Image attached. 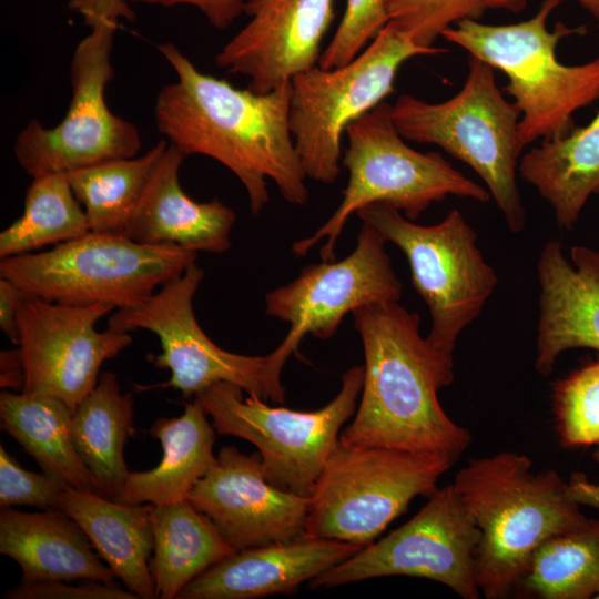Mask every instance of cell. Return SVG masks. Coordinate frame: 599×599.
<instances>
[{
  "instance_id": "obj_1",
  "label": "cell",
  "mask_w": 599,
  "mask_h": 599,
  "mask_svg": "<svg viewBox=\"0 0 599 599\" xmlns=\"http://www.w3.org/2000/svg\"><path fill=\"white\" fill-rule=\"evenodd\" d=\"M158 50L177 77L154 106L156 128L170 144L226 166L245 187L253 214L270 200L268 179L286 202L306 204L307 176L290 129L291 82L265 93L238 89L201 72L171 42Z\"/></svg>"
},
{
  "instance_id": "obj_2",
  "label": "cell",
  "mask_w": 599,
  "mask_h": 599,
  "mask_svg": "<svg viewBox=\"0 0 599 599\" xmlns=\"http://www.w3.org/2000/svg\"><path fill=\"white\" fill-rule=\"evenodd\" d=\"M352 314L364 348V379L359 406L339 440L437 454L455 463L471 435L438 400V390L454 382L453 355L423 338L419 316L398 302Z\"/></svg>"
},
{
  "instance_id": "obj_3",
  "label": "cell",
  "mask_w": 599,
  "mask_h": 599,
  "mask_svg": "<svg viewBox=\"0 0 599 599\" xmlns=\"http://www.w3.org/2000/svg\"><path fill=\"white\" fill-rule=\"evenodd\" d=\"M453 486L481 534L476 581L487 599L507 597L545 541L587 519L558 471H534L516 451L471 458Z\"/></svg>"
},
{
  "instance_id": "obj_4",
  "label": "cell",
  "mask_w": 599,
  "mask_h": 599,
  "mask_svg": "<svg viewBox=\"0 0 599 599\" xmlns=\"http://www.w3.org/2000/svg\"><path fill=\"white\" fill-rule=\"evenodd\" d=\"M561 2L544 0L535 16L517 23L463 20L441 35L508 77L504 90L520 110L518 129L525 146L566 133L578 110L599 101V58L567 65L556 55L564 38L587 31L562 22L548 29L547 20Z\"/></svg>"
},
{
  "instance_id": "obj_5",
  "label": "cell",
  "mask_w": 599,
  "mask_h": 599,
  "mask_svg": "<svg viewBox=\"0 0 599 599\" xmlns=\"http://www.w3.org/2000/svg\"><path fill=\"white\" fill-rule=\"evenodd\" d=\"M395 125L405 140L434 144L470 166L484 181L510 232L526 226L517 184L520 110L505 99L494 68L468 57L461 89L450 99L427 102L402 94L392 104Z\"/></svg>"
},
{
  "instance_id": "obj_6",
  "label": "cell",
  "mask_w": 599,
  "mask_h": 599,
  "mask_svg": "<svg viewBox=\"0 0 599 599\" xmlns=\"http://www.w3.org/2000/svg\"><path fill=\"white\" fill-rule=\"evenodd\" d=\"M343 165L348 181L332 216L311 236L296 241L292 252L307 254L317 243L322 261H335L337 240L348 220L362 207L387 203L415 221L433 203L447 196L490 200L488 190L456 170L439 152L423 153L405 143L392 104L383 101L346 129Z\"/></svg>"
},
{
  "instance_id": "obj_7",
  "label": "cell",
  "mask_w": 599,
  "mask_h": 599,
  "mask_svg": "<svg viewBox=\"0 0 599 599\" xmlns=\"http://www.w3.org/2000/svg\"><path fill=\"white\" fill-rule=\"evenodd\" d=\"M196 253L90 232L41 253L3 258L0 276L29 296L67 305L133 307L195 263Z\"/></svg>"
},
{
  "instance_id": "obj_8",
  "label": "cell",
  "mask_w": 599,
  "mask_h": 599,
  "mask_svg": "<svg viewBox=\"0 0 599 599\" xmlns=\"http://www.w3.org/2000/svg\"><path fill=\"white\" fill-rule=\"evenodd\" d=\"M453 465L437 454L338 440L309 496L306 534L364 548L416 496L429 497Z\"/></svg>"
},
{
  "instance_id": "obj_9",
  "label": "cell",
  "mask_w": 599,
  "mask_h": 599,
  "mask_svg": "<svg viewBox=\"0 0 599 599\" xmlns=\"http://www.w3.org/2000/svg\"><path fill=\"white\" fill-rule=\"evenodd\" d=\"M445 50L417 45L393 22L351 62L315 65L291 80L290 129L307 177L334 183L341 172L347 126L385 101L400 67L409 59Z\"/></svg>"
},
{
  "instance_id": "obj_10",
  "label": "cell",
  "mask_w": 599,
  "mask_h": 599,
  "mask_svg": "<svg viewBox=\"0 0 599 599\" xmlns=\"http://www.w3.org/2000/svg\"><path fill=\"white\" fill-rule=\"evenodd\" d=\"M363 379L364 366L351 367L342 376L338 394L314 412L272 407L256 396L244 398L243 389L227 382L207 387L194 402L212 418L216 433L257 448L263 474L272 485L309 497L341 428L355 413Z\"/></svg>"
},
{
  "instance_id": "obj_11",
  "label": "cell",
  "mask_w": 599,
  "mask_h": 599,
  "mask_svg": "<svg viewBox=\"0 0 599 599\" xmlns=\"http://www.w3.org/2000/svg\"><path fill=\"white\" fill-rule=\"evenodd\" d=\"M356 214L403 251L413 286L429 309L432 326L426 338L453 355L458 336L480 315L498 284L475 230L458 210L434 225L417 224L387 203L368 204Z\"/></svg>"
},
{
  "instance_id": "obj_12",
  "label": "cell",
  "mask_w": 599,
  "mask_h": 599,
  "mask_svg": "<svg viewBox=\"0 0 599 599\" xmlns=\"http://www.w3.org/2000/svg\"><path fill=\"white\" fill-rule=\"evenodd\" d=\"M84 22L91 31L72 58V98L64 118L53 128L33 119L16 140L17 161L31 177L133 158L141 149L138 129L112 113L105 101V88L113 78L111 51L119 19L95 16Z\"/></svg>"
},
{
  "instance_id": "obj_13",
  "label": "cell",
  "mask_w": 599,
  "mask_h": 599,
  "mask_svg": "<svg viewBox=\"0 0 599 599\" xmlns=\"http://www.w3.org/2000/svg\"><path fill=\"white\" fill-rule=\"evenodd\" d=\"M386 241L362 224L354 251L342 261L312 264L298 277L265 295L267 315L290 324L283 342L267 356L268 398L283 404L282 369L307 334L331 338L344 317L355 309L383 302H398L403 285L385 251Z\"/></svg>"
},
{
  "instance_id": "obj_14",
  "label": "cell",
  "mask_w": 599,
  "mask_h": 599,
  "mask_svg": "<svg viewBox=\"0 0 599 599\" xmlns=\"http://www.w3.org/2000/svg\"><path fill=\"white\" fill-rule=\"evenodd\" d=\"M480 530L453 484L437 488L405 525L322 572L311 588H332L390 576L425 578L464 599H478Z\"/></svg>"
},
{
  "instance_id": "obj_15",
  "label": "cell",
  "mask_w": 599,
  "mask_h": 599,
  "mask_svg": "<svg viewBox=\"0 0 599 599\" xmlns=\"http://www.w3.org/2000/svg\"><path fill=\"white\" fill-rule=\"evenodd\" d=\"M203 277V270L191 264L141 304L113 313L108 327L129 333L142 328L159 337L162 352L151 362L156 368L169 369L171 376L154 387H172L190 398L216 383L227 382L250 396L270 399L267 356L227 352L197 323L193 297Z\"/></svg>"
},
{
  "instance_id": "obj_16",
  "label": "cell",
  "mask_w": 599,
  "mask_h": 599,
  "mask_svg": "<svg viewBox=\"0 0 599 599\" xmlns=\"http://www.w3.org/2000/svg\"><path fill=\"white\" fill-rule=\"evenodd\" d=\"M115 307L97 303L67 305L26 295L17 324L24 367L21 392L64 403L74 413L97 386L102 364L132 343L129 332L95 329Z\"/></svg>"
},
{
  "instance_id": "obj_17",
  "label": "cell",
  "mask_w": 599,
  "mask_h": 599,
  "mask_svg": "<svg viewBox=\"0 0 599 599\" xmlns=\"http://www.w3.org/2000/svg\"><path fill=\"white\" fill-rule=\"evenodd\" d=\"M235 551L306 534L309 497L272 485L258 453L221 448L216 460L187 496Z\"/></svg>"
},
{
  "instance_id": "obj_18",
  "label": "cell",
  "mask_w": 599,
  "mask_h": 599,
  "mask_svg": "<svg viewBox=\"0 0 599 599\" xmlns=\"http://www.w3.org/2000/svg\"><path fill=\"white\" fill-rule=\"evenodd\" d=\"M335 0H247L251 20L221 49L215 63L270 92L318 64Z\"/></svg>"
},
{
  "instance_id": "obj_19",
  "label": "cell",
  "mask_w": 599,
  "mask_h": 599,
  "mask_svg": "<svg viewBox=\"0 0 599 599\" xmlns=\"http://www.w3.org/2000/svg\"><path fill=\"white\" fill-rule=\"evenodd\" d=\"M567 261L559 241H548L538 258L540 286L535 368L552 373L572 348L599 352V251L576 245Z\"/></svg>"
},
{
  "instance_id": "obj_20",
  "label": "cell",
  "mask_w": 599,
  "mask_h": 599,
  "mask_svg": "<svg viewBox=\"0 0 599 599\" xmlns=\"http://www.w3.org/2000/svg\"><path fill=\"white\" fill-rule=\"evenodd\" d=\"M363 547L307 534L248 548L216 562L190 583L180 599H253L292 595L300 586Z\"/></svg>"
},
{
  "instance_id": "obj_21",
  "label": "cell",
  "mask_w": 599,
  "mask_h": 599,
  "mask_svg": "<svg viewBox=\"0 0 599 599\" xmlns=\"http://www.w3.org/2000/svg\"><path fill=\"white\" fill-rule=\"evenodd\" d=\"M185 158L169 143L152 171L125 235L143 244L223 253L231 246L235 212L217 199L196 202L183 191L179 171Z\"/></svg>"
},
{
  "instance_id": "obj_22",
  "label": "cell",
  "mask_w": 599,
  "mask_h": 599,
  "mask_svg": "<svg viewBox=\"0 0 599 599\" xmlns=\"http://www.w3.org/2000/svg\"><path fill=\"white\" fill-rule=\"evenodd\" d=\"M0 552L14 560L21 582L97 580L115 583L82 528L61 509L1 508Z\"/></svg>"
},
{
  "instance_id": "obj_23",
  "label": "cell",
  "mask_w": 599,
  "mask_h": 599,
  "mask_svg": "<svg viewBox=\"0 0 599 599\" xmlns=\"http://www.w3.org/2000/svg\"><path fill=\"white\" fill-rule=\"evenodd\" d=\"M152 506L126 505L68 486L60 508L82 528L124 587L142 599L158 598L150 568L154 548Z\"/></svg>"
},
{
  "instance_id": "obj_24",
  "label": "cell",
  "mask_w": 599,
  "mask_h": 599,
  "mask_svg": "<svg viewBox=\"0 0 599 599\" xmlns=\"http://www.w3.org/2000/svg\"><path fill=\"white\" fill-rule=\"evenodd\" d=\"M207 414L193 400L179 417H160L151 435L162 446V459L154 468L130 471L111 499L126 504L164 506L187 499L189 494L212 468L215 428Z\"/></svg>"
},
{
  "instance_id": "obj_25",
  "label": "cell",
  "mask_w": 599,
  "mask_h": 599,
  "mask_svg": "<svg viewBox=\"0 0 599 599\" xmlns=\"http://www.w3.org/2000/svg\"><path fill=\"white\" fill-rule=\"evenodd\" d=\"M518 172L549 203L557 224L572 230L599 194V112L585 126L541 140L522 155Z\"/></svg>"
},
{
  "instance_id": "obj_26",
  "label": "cell",
  "mask_w": 599,
  "mask_h": 599,
  "mask_svg": "<svg viewBox=\"0 0 599 599\" xmlns=\"http://www.w3.org/2000/svg\"><path fill=\"white\" fill-rule=\"evenodd\" d=\"M72 415L64 403L53 397L8 389L0 394L1 428L42 471L73 488L99 494L95 478L75 448Z\"/></svg>"
},
{
  "instance_id": "obj_27",
  "label": "cell",
  "mask_w": 599,
  "mask_h": 599,
  "mask_svg": "<svg viewBox=\"0 0 599 599\" xmlns=\"http://www.w3.org/2000/svg\"><path fill=\"white\" fill-rule=\"evenodd\" d=\"M154 538L150 562L156 597L174 599L206 569L233 555L212 520L187 499L152 506Z\"/></svg>"
},
{
  "instance_id": "obj_28",
  "label": "cell",
  "mask_w": 599,
  "mask_h": 599,
  "mask_svg": "<svg viewBox=\"0 0 599 599\" xmlns=\"http://www.w3.org/2000/svg\"><path fill=\"white\" fill-rule=\"evenodd\" d=\"M133 416V394L121 392L112 372L100 375L97 386L72 415L75 448L95 478L99 494L109 498L130 473L123 453L126 440L135 433Z\"/></svg>"
},
{
  "instance_id": "obj_29",
  "label": "cell",
  "mask_w": 599,
  "mask_h": 599,
  "mask_svg": "<svg viewBox=\"0 0 599 599\" xmlns=\"http://www.w3.org/2000/svg\"><path fill=\"white\" fill-rule=\"evenodd\" d=\"M167 145L160 141L142 155L110 160L65 174L91 232L126 234L152 171Z\"/></svg>"
},
{
  "instance_id": "obj_30",
  "label": "cell",
  "mask_w": 599,
  "mask_h": 599,
  "mask_svg": "<svg viewBox=\"0 0 599 599\" xmlns=\"http://www.w3.org/2000/svg\"><path fill=\"white\" fill-rule=\"evenodd\" d=\"M518 587L541 599L599 596V519L545 541L532 555Z\"/></svg>"
},
{
  "instance_id": "obj_31",
  "label": "cell",
  "mask_w": 599,
  "mask_h": 599,
  "mask_svg": "<svg viewBox=\"0 0 599 599\" xmlns=\"http://www.w3.org/2000/svg\"><path fill=\"white\" fill-rule=\"evenodd\" d=\"M90 232L65 174L35 176L27 189L22 215L0 234V258L55 246Z\"/></svg>"
},
{
  "instance_id": "obj_32",
  "label": "cell",
  "mask_w": 599,
  "mask_h": 599,
  "mask_svg": "<svg viewBox=\"0 0 599 599\" xmlns=\"http://www.w3.org/2000/svg\"><path fill=\"white\" fill-rule=\"evenodd\" d=\"M554 408L557 429L566 446L599 444V362L557 383Z\"/></svg>"
},
{
  "instance_id": "obj_33",
  "label": "cell",
  "mask_w": 599,
  "mask_h": 599,
  "mask_svg": "<svg viewBox=\"0 0 599 599\" xmlns=\"http://www.w3.org/2000/svg\"><path fill=\"white\" fill-rule=\"evenodd\" d=\"M388 19L417 45L434 47L443 33L459 21L478 20L487 0H385Z\"/></svg>"
},
{
  "instance_id": "obj_34",
  "label": "cell",
  "mask_w": 599,
  "mask_h": 599,
  "mask_svg": "<svg viewBox=\"0 0 599 599\" xmlns=\"http://www.w3.org/2000/svg\"><path fill=\"white\" fill-rule=\"evenodd\" d=\"M388 21L385 0H346L343 18L317 65L333 69L351 62Z\"/></svg>"
},
{
  "instance_id": "obj_35",
  "label": "cell",
  "mask_w": 599,
  "mask_h": 599,
  "mask_svg": "<svg viewBox=\"0 0 599 599\" xmlns=\"http://www.w3.org/2000/svg\"><path fill=\"white\" fill-rule=\"evenodd\" d=\"M69 485L42 473L29 471L0 445V507L60 509Z\"/></svg>"
},
{
  "instance_id": "obj_36",
  "label": "cell",
  "mask_w": 599,
  "mask_h": 599,
  "mask_svg": "<svg viewBox=\"0 0 599 599\" xmlns=\"http://www.w3.org/2000/svg\"><path fill=\"white\" fill-rule=\"evenodd\" d=\"M69 581L21 582L9 589L3 597L8 599H138L129 589L115 583L97 580H81L78 585Z\"/></svg>"
},
{
  "instance_id": "obj_37",
  "label": "cell",
  "mask_w": 599,
  "mask_h": 599,
  "mask_svg": "<svg viewBox=\"0 0 599 599\" xmlns=\"http://www.w3.org/2000/svg\"><path fill=\"white\" fill-rule=\"evenodd\" d=\"M133 2L175 7L192 6L200 10L207 21L217 29L229 27L241 13H244L245 0H131Z\"/></svg>"
},
{
  "instance_id": "obj_38",
  "label": "cell",
  "mask_w": 599,
  "mask_h": 599,
  "mask_svg": "<svg viewBox=\"0 0 599 599\" xmlns=\"http://www.w3.org/2000/svg\"><path fill=\"white\" fill-rule=\"evenodd\" d=\"M27 294L7 278H0V327L7 337L18 346L19 329L17 315Z\"/></svg>"
},
{
  "instance_id": "obj_39",
  "label": "cell",
  "mask_w": 599,
  "mask_h": 599,
  "mask_svg": "<svg viewBox=\"0 0 599 599\" xmlns=\"http://www.w3.org/2000/svg\"><path fill=\"white\" fill-rule=\"evenodd\" d=\"M24 384V367L18 348L0 353V386L2 389H21Z\"/></svg>"
},
{
  "instance_id": "obj_40",
  "label": "cell",
  "mask_w": 599,
  "mask_h": 599,
  "mask_svg": "<svg viewBox=\"0 0 599 599\" xmlns=\"http://www.w3.org/2000/svg\"><path fill=\"white\" fill-rule=\"evenodd\" d=\"M567 491L578 505L599 509V483L590 481L585 474L573 473L567 481Z\"/></svg>"
},
{
  "instance_id": "obj_41",
  "label": "cell",
  "mask_w": 599,
  "mask_h": 599,
  "mask_svg": "<svg viewBox=\"0 0 599 599\" xmlns=\"http://www.w3.org/2000/svg\"><path fill=\"white\" fill-rule=\"evenodd\" d=\"M588 13L599 23V0H577ZM527 0H487L488 9H506L514 12L520 11Z\"/></svg>"
},
{
  "instance_id": "obj_42",
  "label": "cell",
  "mask_w": 599,
  "mask_h": 599,
  "mask_svg": "<svg viewBox=\"0 0 599 599\" xmlns=\"http://www.w3.org/2000/svg\"><path fill=\"white\" fill-rule=\"evenodd\" d=\"M75 8L81 10H101L126 13L130 6L124 0H72Z\"/></svg>"
},
{
  "instance_id": "obj_43",
  "label": "cell",
  "mask_w": 599,
  "mask_h": 599,
  "mask_svg": "<svg viewBox=\"0 0 599 599\" xmlns=\"http://www.w3.org/2000/svg\"><path fill=\"white\" fill-rule=\"evenodd\" d=\"M593 458L596 461L599 463V444H597V449L593 453Z\"/></svg>"
},
{
  "instance_id": "obj_44",
  "label": "cell",
  "mask_w": 599,
  "mask_h": 599,
  "mask_svg": "<svg viewBox=\"0 0 599 599\" xmlns=\"http://www.w3.org/2000/svg\"><path fill=\"white\" fill-rule=\"evenodd\" d=\"M596 599H599V596Z\"/></svg>"
}]
</instances>
